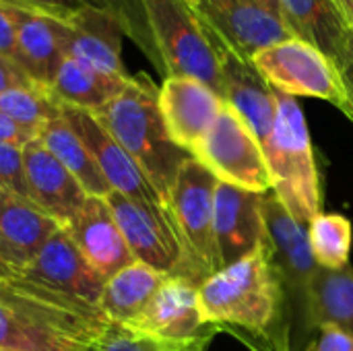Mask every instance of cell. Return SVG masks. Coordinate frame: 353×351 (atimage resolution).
Segmentation results:
<instances>
[{
	"instance_id": "obj_1",
	"label": "cell",
	"mask_w": 353,
	"mask_h": 351,
	"mask_svg": "<svg viewBox=\"0 0 353 351\" xmlns=\"http://www.w3.org/2000/svg\"><path fill=\"white\" fill-rule=\"evenodd\" d=\"M205 321L250 351H292V312L273 248L265 238L250 254L199 285Z\"/></svg>"
},
{
	"instance_id": "obj_37",
	"label": "cell",
	"mask_w": 353,
	"mask_h": 351,
	"mask_svg": "<svg viewBox=\"0 0 353 351\" xmlns=\"http://www.w3.org/2000/svg\"><path fill=\"white\" fill-rule=\"evenodd\" d=\"M0 261L10 265L17 271H23L27 267V263H29V259L19 248H14L8 240H4L2 234H0Z\"/></svg>"
},
{
	"instance_id": "obj_17",
	"label": "cell",
	"mask_w": 353,
	"mask_h": 351,
	"mask_svg": "<svg viewBox=\"0 0 353 351\" xmlns=\"http://www.w3.org/2000/svg\"><path fill=\"white\" fill-rule=\"evenodd\" d=\"M225 101L190 77H168L159 87V110L170 139L192 155L219 118Z\"/></svg>"
},
{
	"instance_id": "obj_7",
	"label": "cell",
	"mask_w": 353,
	"mask_h": 351,
	"mask_svg": "<svg viewBox=\"0 0 353 351\" xmlns=\"http://www.w3.org/2000/svg\"><path fill=\"white\" fill-rule=\"evenodd\" d=\"M250 62L283 95L325 99L341 112L347 108V95L335 62L304 39L288 37L261 50Z\"/></svg>"
},
{
	"instance_id": "obj_41",
	"label": "cell",
	"mask_w": 353,
	"mask_h": 351,
	"mask_svg": "<svg viewBox=\"0 0 353 351\" xmlns=\"http://www.w3.org/2000/svg\"><path fill=\"white\" fill-rule=\"evenodd\" d=\"M188 2H190V4H192V6H194V4H196V0H188Z\"/></svg>"
},
{
	"instance_id": "obj_39",
	"label": "cell",
	"mask_w": 353,
	"mask_h": 351,
	"mask_svg": "<svg viewBox=\"0 0 353 351\" xmlns=\"http://www.w3.org/2000/svg\"><path fill=\"white\" fill-rule=\"evenodd\" d=\"M17 273H19L17 269H12L10 265H6V263H2V261H0V281H4V279L12 277V275H17Z\"/></svg>"
},
{
	"instance_id": "obj_31",
	"label": "cell",
	"mask_w": 353,
	"mask_h": 351,
	"mask_svg": "<svg viewBox=\"0 0 353 351\" xmlns=\"http://www.w3.org/2000/svg\"><path fill=\"white\" fill-rule=\"evenodd\" d=\"M0 186L17 192L19 197L29 199L23 147L0 143Z\"/></svg>"
},
{
	"instance_id": "obj_25",
	"label": "cell",
	"mask_w": 353,
	"mask_h": 351,
	"mask_svg": "<svg viewBox=\"0 0 353 351\" xmlns=\"http://www.w3.org/2000/svg\"><path fill=\"white\" fill-rule=\"evenodd\" d=\"M130 77H112L64 56L50 91L60 106L97 112L118 93H122Z\"/></svg>"
},
{
	"instance_id": "obj_35",
	"label": "cell",
	"mask_w": 353,
	"mask_h": 351,
	"mask_svg": "<svg viewBox=\"0 0 353 351\" xmlns=\"http://www.w3.org/2000/svg\"><path fill=\"white\" fill-rule=\"evenodd\" d=\"M33 139H37V132L35 130H31L27 126H21L19 122H14L12 118H8L6 114L0 112V143L25 147Z\"/></svg>"
},
{
	"instance_id": "obj_42",
	"label": "cell",
	"mask_w": 353,
	"mask_h": 351,
	"mask_svg": "<svg viewBox=\"0 0 353 351\" xmlns=\"http://www.w3.org/2000/svg\"><path fill=\"white\" fill-rule=\"evenodd\" d=\"M0 351H2V350H0Z\"/></svg>"
},
{
	"instance_id": "obj_19",
	"label": "cell",
	"mask_w": 353,
	"mask_h": 351,
	"mask_svg": "<svg viewBox=\"0 0 353 351\" xmlns=\"http://www.w3.org/2000/svg\"><path fill=\"white\" fill-rule=\"evenodd\" d=\"M23 159L29 199L66 228L85 205L87 192L37 139L23 147Z\"/></svg>"
},
{
	"instance_id": "obj_12",
	"label": "cell",
	"mask_w": 353,
	"mask_h": 351,
	"mask_svg": "<svg viewBox=\"0 0 353 351\" xmlns=\"http://www.w3.org/2000/svg\"><path fill=\"white\" fill-rule=\"evenodd\" d=\"M194 10L207 31L244 60L292 37L261 0H196Z\"/></svg>"
},
{
	"instance_id": "obj_36",
	"label": "cell",
	"mask_w": 353,
	"mask_h": 351,
	"mask_svg": "<svg viewBox=\"0 0 353 351\" xmlns=\"http://www.w3.org/2000/svg\"><path fill=\"white\" fill-rule=\"evenodd\" d=\"M33 81L8 58L0 56V93L8 91V89H14V87H25V85H31Z\"/></svg>"
},
{
	"instance_id": "obj_27",
	"label": "cell",
	"mask_w": 353,
	"mask_h": 351,
	"mask_svg": "<svg viewBox=\"0 0 353 351\" xmlns=\"http://www.w3.org/2000/svg\"><path fill=\"white\" fill-rule=\"evenodd\" d=\"M37 141L77 178L87 197L105 199L112 192L105 176L101 174L87 145L79 139V134L62 116L43 124L37 132Z\"/></svg>"
},
{
	"instance_id": "obj_20",
	"label": "cell",
	"mask_w": 353,
	"mask_h": 351,
	"mask_svg": "<svg viewBox=\"0 0 353 351\" xmlns=\"http://www.w3.org/2000/svg\"><path fill=\"white\" fill-rule=\"evenodd\" d=\"M68 234L91 263V267L105 279L134 263V257L101 197H87L81 211L66 225Z\"/></svg>"
},
{
	"instance_id": "obj_40",
	"label": "cell",
	"mask_w": 353,
	"mask_h": 351,
	"mask_svg": "<svg viewBox=\"0 0 353 351\" xmlns=\"http://www.w3.org/2000/svg\"><path fill=\"white\" fill-rule=\"evenodd\" d=\"M261 2H263L275 17H279V0H261ZM279 19H281V17H279ZM281 23H283V21H281Z\"/></svg>"
},
{
	"instance_id": "obj_6",
	"label": "cell",
	"mask_w": 353,
	"mask_h": 351,
	"mask_svg": "<svg viewBox=\"0 0 353 351\" xmlns=\"http://www.w3.org/2000/svg\"><path fill=\"white\" fill-rule=\"evenodd\" d=\"M217 182L219 180L190 155L178 168L168 197V207L184 252L182 267L174 277L188 279L194 285H201L221 271L213 232Z\"/></svg>"
},
{
	"instance_id": "obj_5",
	"label": "cell",
	"mask_w": 353,
	"mask_h": 351,
	"mask_svg": "<svg viewBox=\"0 0 353 351\" xmlns=\"http://www.w3.org/2000/svg\"><path fill=\"white\" fill-rule=\"evenodd\" d=\"M263 151L271 192L296 221L310 225L323 213V190L306 116L296 97L277 91V118Z\"/></svg>"
},
{
	"instance_id": "obj_28",
	"label": "cell",
	"mask_w": 353,
	"mask_h": 351,
	"mask_svg": "<svg viewBox=\"0 0 353 351\" xmlns=\"http://www.w3.org/2000/svg\"><path fill=\"white\" fill-rule=\"evenodd\" d=\"M308 236L319 267L335 271L350 265L353 230L345 215L321 213L308 225Z\"/></svg>"
},
{
	"instance_id": "obj_22",
	"label": "cell",
	"mask_w": 353,
	"mask_h": 351,
	"mask_svg": "<svg viewBox=\"0 0 353 351\" xmlns=\"http://www.w3.org/2000/svg\"><path fill=\"white\" fill-rule=\"evenodd\" d=\"M331 325L353 335V269L319 267L310 279L304 306V333Z\"/></svg>"
},
{
	"instance_id": "obj_23",
	"label": "cell",
	"mask_w": 353,
	"mask_h": 351,
	"mask_svg": "<svg viewBox=\"0 0 353 351\" xmlns=\"http://www.w3.org/2000/svg\"><path fill=\"white\" fill-rule=\"evenodd\" d=\"M279 17L292 37L316 46L331 60L350 33L333 0H279Z\"/></svg>"
},
{
	"instance_id": "obj_24",
	"label": "cell",
	"mask_w": 353,
	"mask_h": 351,
	"mask_svg": "<svg viewBox=\"0 0 353 351\" xmlns=\"http://www.w3.org/2000/svg\"><path fill=\"white\" fill-rule=\"evenodd\" d=\"M168 275L147 267L145 263H130L110 279H105L99 308L112 325H128L151 302Z\"/></svg>"
},
{
	"instance_id": "obj_3",
	"label": "cell",
	"mask_w": 353,
	"mask_h": 351,
	"mask_svg": "<svg viewBox=\"0 0 353 351\" xmlns=\"http://www.w3.org/2000/svg\"><path fill=\"white\" fill-rule=\"evenodd\" d=\"M91 114L141 166L149 182L168 203L178 168L190 153L180 149L168 134L159 110V87L145 74L130 77L122 93Z\"/></svg>"
},
{
	"instance_id": "obj_38",
	"label": "cell",
	"mask_w": 353,
	"mask_h": 351,
	"mask_svg": "<svg viewBox=\"0 0 353 351\" xmlns=\"http://www.w3.org/2000/svg\"><path fill=\"white\" fill-rule=\"evenodd\" d=\"M341 19L345 21V25L353 29V0H333Z\"/></svg>"
},
{
	"instance_id": "obj_11",
	"label": "cell",
	"mask_w": 353,
	"mask_h": 351,
	"mask_svg": "<svg viewBox=\"0 0 353 351\" xmlns=\"http://www.w3.org/2000/svg\"><path fill=\"white\" fill-rule=\"evenodd\" d=\"M128 31L118 6H91L58 21V37L66 58L112 77H130L122 62V35Z\"/></svg>"
},
{
	"instance_id": "obj_4",
	"label": "cell",
	"mask_w": 353,
	"mask_h": 351,
	"mask_svg": "<svg viewBox=\"0 0 353 351\" xmlns=\"http://www.w3.org/2000/svg\"><path fill=\"white\" fill-rule=\"evenodd\" d=\"M134 4L145 31L139 41L161 74L196 79L221 97L219 52L194 6L188 0H134Z\"/></svg>"
},
{
	"instance_id": "obj_15",
	"label": "cell",
	"mask_w": 353,
	"mask_h": 351,
	"mask_svg": "<svg viewBox=\"0 0 353 351\" xmlns=\"http://www.w3.org/2000/svg\"><path fill=\"white\" fill-rule=\"evenodd\" d=\"M213 39L219 52L221 97L242 118V122L265 149L277 118V91L261 77L250 60H244L232 52L217 37Z\"/></svg>"
},
{
	"instance_id": "obj_32",
	"label": "cell",
	"mask_w": 353,
	"mask_h": 351,
	"mask_svg": "<svg viewBox=\"0 0 353 351\" xmlns=\"http://www.w3.org/2000/svg\"><path fill=\"white\" fill-rule=\"evenodd\" d=\"M19 4L41 12L54 21L64 23L66 19H70L74 12L83 10V8H91V6H116L112 0H17Z\"/></svg>"
},
{
	"instance_id": "obj_18",
	"label": "cell",
	"mask_w": 353,
	"mask_h": 351,
	"mask_svg": "<svg viewBox=\"0 0 353 351\" xmlns=\"http://www.w3.org/2000/svg\"><path fill=\"white\" fill-rule=\"evenodd\" d=\"M261 192L217 182L213 232L221 269L250 254L265 238Z\"/></svg>"
},
{
	"instance_id": "obj_13",
	"label": "cell",
	"mask_w": 353,
	"mask_h": 351,
	"mask_svg": "<svg viewBox=\"0 0 353 351\" xmlns=\"http://www.w3.org/2000/svg\"><path fill=\"white\" fill-rule=\"evenodd\" d=\"M62 118L87 145L89 153L97 161L112 190L153 207H168L155 186L149 182L141 166L126 153V149L99 124V120L79 108L62 106Z\"/></svg>"
},
{
	"instance_id": "obj_9",
	"label": "cell",
	"mask_w": 353,
	"mask_h": 351,
	"mask_svg": "<svg viewBox=\"0 0 353 351\" xmlns=\"http://www.w3.org/2000/svg\"><path fill=\"white\" fill-rule=\"evenodd\" d=\"M105 203L134 261L163 275H176L180 271L184 252L170 207L145 205L116 190L105 197Z\"/></svg>"
},
{
	"instance_id": "obj_30",
	"label": "cell",
	"mask_w": 353,
	"mask_h": 351,
	"mask_svg": "<svg viewBox=\"0 0 353 351\" xmlns=\"http://www.w3.org/2000/svg\"><path fill=\"white\" fill-rule=\"evenodd\" d=\"M211 337L188 341H165L137 333L124 325H110L93 351H209Z\"/></svg>"
},
{
	"instance_id": "obj_14",
	"label": "cell",
	"mask_w": 353,
	"mask_h": 351,
	"mask_svg": "<svg viewBox=\"0 0 353 351\" xmlns=\"http://www.w3.org/2000/svg\"><path fill=\"white\" fill-rule=\"evenodd\" d=\"M124 327L165 341L213 339L219 333V329L209 325L201 312L199 285L174 275L165 277L145 310Z\"/></svg>"
},
{
	"instance_id": "obj_21",
	"label": "cell",
	"mask_w": 353,
	"mask_h": 351,
	"mask_svg": "<svg viewBox=\"0 0 353 351\" xmlns=\"http://www.w3.org/2000/svg\"><path fill=\"white\" fill-rule=\"evenodd\" d=\"M12 14L17 27L19 66L35 83L50 87L62 60L64 52L58 37V21L35 12L17 0H2Z\"/></svg>"
},
{
	"instance_id": "obj_16",
	"label": "cell",
	"mask_w": 353,
	"mask_h": 351,
	"mask_svg": "<svg viewBox=\"0 0 353 351\" xmlns=\"http://www.w3.org/2000/svg\"><path fill=\"white\" fill-rule=\"evenodd\" d=\"M21 273L39 285L95 306H99L105 285V277L91 267L64 225L37 250Z\"/></svg>"
},
{
	"instance_id": "obj_2",
	"label": "cell",
	"mask_w": 353,
	"mask_h": 351,
	"mask_svg": "<svg viewBox=\"0 0 353 351\" xmlns=\"http://www.w3.org/2000/svg\"><path fill=\"white\" fill-rule=\"evenodd\" d=\"M112 323L99 306L27 279L0 281V350L93 351Z\"/></svg>"
},
{
	"instance_id": "obj_29",
	"label": "cell",
	"mask_w": 353,
	"mask_h": 351,
	"mask_svg": "<svg viewBox=\"0 0 353 351\" xmlns=\"http://www.w3.org/2000/svg\"><path fill=\"white\" fill-rule=\"evenodd\" d=\"M0 112L21 126L39 132L43 124L62 116V106L52 95L50 87L31 83L0 93Z\"/></svg>"
},
{
	"instance_id": "obj_34",
	"label": "cell",
	"mask_w": 353,
	"mask_h": 351,
	"mask_svg": "<svg viewBox=\"0 0 353 351\" xmlns=\"http://www.w3.org/2000/svg\"><path fill=\"white\" fill-rule=\"evenodd\" d=\"M0 56L12 60L19 66V46H17V27L10 10L0 0ZM21 68V66H19Z\"/></svg>"
},
{
	"instance_id": "obj_8",
	"label": "cell",
	"mask_w": 353,
	"mask_h": 351,
	"mask_svg": "<svg viewBox=\"0 0 353 351\" xmlns=\"http://www.w3.org/2000/svg\"><path fill=\"white\" fill-rule=\"evenodd\" d=\"M219 182L252 192L271 190L265 151L242 118L225 103L219 118L192 151Z\"/></svg>"
},
{
	"instance_id": "obj_10",
	"label": "cell",
	"mask_w": 353,
	"mask_h": 351,
	"mask_svg": "<svg viewBox=\"0 0 353 351\" xmlns=\"http://www.w3.org/2000/svg\"><path fill=\"white\" fill-rule=\"evenodd\" d=\"M261 211H263L267 238L273 248L275 265L285 283L292 321L298 319L300 329L304 331L306 294H308L310 279L319 269L310 248L308 225L296 221L271 190L263 192Z\"/></svg>"
},
{
	"instance_id": "obj_33",
	"label": "cell",
	"mask_w": 353,
	"mask_h": 351,
	"mask_svg": "<svg viewBox=\"0 0 353 351\" xmlns=\"http://www.w3.org/2000/svg\"><path fill=\"white\" fill-rule=\"evenodd\" d=\"M314 333V339L306 345L304 351H353V335L337 327L323 325Z\"/></svg>"
},
{
	"instance_id": "obj_26",
	"label": "cell",
	"mask_w": 353,
	"mask_h": 351,
	"mask_svg": "<svg viewBox=\"0 0 353 351\" xmlns=\"http://www.w3.org/2000/svg\"><path fill=\"white\" fill-rule=\"evenodd\" d=\"M62 225L31 199L0 186V234L29 261Z\"/></svg>"
}]
</instances>
